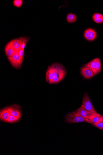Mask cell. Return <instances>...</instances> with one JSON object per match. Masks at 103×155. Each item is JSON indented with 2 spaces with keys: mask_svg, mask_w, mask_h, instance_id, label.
Wrapping results in <instances>:
<instances>
[{
  "mask_svg": "<svg viewBox=\"0 0 103 155\" xmlns=\"http://www.w3.org/2000/svg\"><path fill=\"white\" fill-rule=\"evenodd\" d=\"M66 73L67 71L62 64H53L48 67L46 73V81L50 84H56L64 79Z\"/></svg>",
  "mask_w": 103,
  "mask_h": 155,
  "instance_id": "cell-1",
  "label": "cell"
},
{
  "mask_svg": "<svg viewBox=\"0 0 103 155\" xmlns=\"http://www.w3.org/2000/svg\"><path fill=\"white\" fill-rule=\"evenodd\" d=\"M81 106L84 108L91 114L101 116V114H99L95 109L88 95L86 93L84 96Z\"/></svg>",
  "mask_w": 103,
  "mask_h": 155,
  "instance_id": "cell-2",
  "label": "cell"
},
{
  "mask_svg": "<svg viewBox=\"0 0 103 155\" xmlns=\"http://www.w3.org/2000/svg\"><path fill=\"white\" fill-rule=\"evenodd\" d=\"M66 122L69 123H78L86 122L90 123L89 120L83 118L74 111L68 114L66 118Z\"/></svg>",
  "mask_w": 103,
  "mask_h": 155,
  "instance_id": "cell-3",
  "label": "cell"
},
{
  "mask_svg": "<svg viewBox=\"0 0 103 155\" xmlns=\"http://www.w3.org/2000/svg\"><path fill=\"white\" fill-rule=\"evenodd\" d=\"M7 57L11 64L14 68L17 69L21 68L23 59L20 56L17 51H16L12 57Z\"/></svg>",
  "mask_w": 103,
  "mask_h": 155,
  "instance_id": "cell-4",
  "label": "cell"
},
{
  "mask_svg": "<svg viewBox=\"0 0 103 155\" xmlns=\"http://www.w3.org/2000/svg\"><path fill=\"white\" fill-rule=\"evenodd\" d=\"M97 36L96 31L91 28L86 29L84 33L85 38L89 41H93L95 40Z\"/></svg>",
  "mask_w": 103,
  "mask_h": 155,
  "instance_id": "cell-5",
  "label": "cell"
},
{
  "mask_svg": "<svg viewBox=\"0 0 103 155\" xmlns=\"http://www.w3.org/2000/svg\"><path fill=\"white\" fill-rule=\"evenodd\" d=\"M14 40L13 39L9 42L5 47V52L7 57H12L16 52L13 44Z\"/></svg>",
  "mask_w": 103,
  "mask_h": 155,
  "instance_id": "cell-6",
  "label": "cell"
},
{
  "mask_svg": "<svg viewBox=\"0 0 103 155\" xmlns=\"http://www.w3.org/2000/svg\"><path fill=\"white\" fill-rule=\"evenodd\" d=\"M7 108L11 115L15 117L21 116V109L20 106L18 105L15 104L7 106Z\"/></svg>",
  "mask_w": 103,
  "mask_h": 155,
  "instance_id": "cell-7",
  "label": "cell"
},
{
  "mask_svg": "<svg viewBox=\"0 0 103 155\" xmlns=\"http://www.w3.org/2000/svg\"><path fill=\"white\" fill-rule=\"evenodd\" d=\"M81 73L82 76L87 79H90L95 75L90 68L85 66L81 68Z\"/></svg>",
  "mask_w": 103,
  "mask_h": 155,
  "instance_id": "cell-8",
  "label": "cell"
},
{
  "mask_svg": "<svg viewBox=\"0 0 103 155\" xmlns=\"http://www.w3.org/2000/svg\"><path fill=\"white\" fill-rule=\"evenodd\" d=\"M75 112L80 116L89 120V117L91 114L82 106L77 109Z\"/></svg>",
  "mask_w": 103,
  "mask_h": 155,
  "instance_id": "cell-9",
  "label": "cell"
},
{
  "mask_svg": "<svg viewBox=\"0 0 103 155\" xmlns=\"http://www.w3.org/2000/svg\"><path fill=\"white\" fill-rule=\"evenodd\" d=\"M10 113L7 108L5 107L1 110L0 113V118L1 121L8 122V119L10 115Z\"/></svg>",
  "mask_w": 103,
  "mask_h": 155,
  "instance_id": "cell-10",
  "label": "cell"
},
{
  "mask_svg": "<svg viewBox=\"0 0 103 155\" xmlns=\"http://www.w3.org/2000/svg\"><path fill=\"white\" fill-rule=\"evenodd\" d=\"M96 61V58H95L89 62L85 66V67L90 68L94 73L95 75V74Z\"/></svg>",
  "mask_w": 103,
  "mask_h": 155,
  "instance_id": "cell-11",
  "label": "cell"
},
{
  "mask_svg": "<svg viewBox=\"0 0 103 155\" xmlns=\"http://www.w3.org/2000/svg\"><path fill=\"white\" fill-rule=\"evenodd\" d=\"M21 42V48L24 49L27 43L29 40V38L28 37H19Z\"/></svg>",
  "mask_w": 103,
  "mask_h": 155,
  "instance_id": "cell-12",
  "label": "cell"
},
{
  "mask_svg": "<svg viewBox=\"0 0 103 155\" xmlns=\"http://www.w3.org/2000/svg\"><path fill=\"white\" fill-rule=\"evenodd\" d=\"M101 70V61L99 58H96L95 75H97Z\"/></svg>",
  "mask_w": 103,
  "mask_h": 155,
  "instance_id": "cell-13",
  "label": "cell"
},
{
  "mask_svg": "<svg viewBox=\"0 0 103 155\" xmlns=\"http://www.w3.org/2000/svg\"><path fill=\"white\" fill-rule=\"evenodd\" d=\"M66 18L68 22L69 23L75 22L77 20L76 16L72 13L68 14Z\"/></svg>",
  "mask_w": 103,
  "mask_h": 155,
  "instance_id": "cell-14",
  "label": "cell"
},
{
  "mask_svg": "<svg viewBox=\"0 0 103 155\" xmlns=\"http://www.w3.org/2000/svg\"><path fill=\"white\" fill-rule=\"evenodd\" d=\"M100 117L101 116L91 114L89 117V118L90 123L93 124L98 122L99 120Z\"/></svg>",
  "mask_w": 103,
  "mask_h": 155,
  "instance_id": "cell-15",
  "label": "cell"
},
{
  "mask_svg": "<svg viewBox=\"0 0 103 155\" xmlns=\"http://www.w3.org/2000/svg\"><path fill=\"white\" fill-rule=\"evenodd\" d=\"M21 117V116L19 117H15L10 114L9 119H8V122L9 123H13L17 122L20 120Z\"/></svg>",
  "mask_w": 103,
  "mask_h": 155,
  "instance_id": "cell-16",
  "label": "cell"
},
{
  "mask_svg": "<svg viewBox=\"0 0 103 155\" xmlns=\"http://www.w3.org/2000/svg\"><path fill=\"white\" fill-rule=\"evenodd\" d=\"M13 46L16 51H17L21 48V42L19 38L14 39L13 43Z\"/></svg>",
  "mask_w": 103,
  "mask_h": 155,
  "instance_id": "cell-17",
  "label": "cell"
},
{
  "mask_svg": "<svg viewBox=\"0 0 103 155\" xmlns=\"http://www.w3.org/2000/svg\"><path fill=\"white\" fill-rule=\"evenodd\" d=\"M92 125L97 128L103 130V123L102 121V117L101 116L98 122L93 124Z\"/></svg>",
  "mask_w": 103,
  "mask_h": 155,
  "instance_id": "cell-18",
  "label": "cell"
},
{
  "mask_svg": "<svg viewBox=\"0 0 103 155\" xmlns=\"http://www.w3.org/2000/svg\"><path fill=\"white\" fill-rule=\"evenodd\" d=\"M23 1V0H15L13 1L14 6L17 8L21 7L22 5Z\"/></svg>",
  "mask_w": 103,
  "mask_h": 155,
  "instance_id": "cell-19",
  "label": "cell"
},
{
  "mask_svg": "<svg viewBox=\"0 0 103 155\" xmlns=\"http://www.w3.org/2000/svg\"><path fill=\"white\" fill-rule=\"evenodd\" d=\"M93 21L97 23H103V17L100 18L93 19Z\"/></svg>",
  "mask_w": 103,
  "mask_h": 155,
  "instance_id": "cell-20",
  "label": "cell"
},
{
  "mask_svg": "<svg viewBox=\"0 0 103 155\" xmlns=\"http://www.w3.org/2000/svg\"><path fill=\"white\" fill-rule=\"evenodd\" d=\"M17 52H18V53L20 56H21L22 58L24 59V49L20 48V49H19Z\"/></svg>",
  "mask_w": 103,
  "mask_h": 155,
  "instance_id": "cell-21",
  "label": "cell"
},
{
  "mask_svg": "<svg viewBox=\"0 0 103 155\" xmlns=\"http://www.w3.org/2000/svg\"><path fill=\"white\" fill-rule=\"evenodd\" d=\"M103 17V15L99 13H94L92 17L93 19L97 18Z\"/></svg>",
  "mask_w": 103,
  "mask_h": 155,
  "instance_id": "cell-22",
  "label": "cell"
},
{
  "mask_svg": "<svg viewBox=\"0 0 103 155\" xmlns=\"http://www.w3.org/2000/svg\"><path fill=\"white\" fill-rule=\"evenodd\" d=\"M101 117H102V122L103 123V116L101 115Z\"/></svg>",
  "mask_w": 103,
  "mask_h": 155,
  "instance_id": "cell-23",
  "label": "cell"
}]
</instances>
